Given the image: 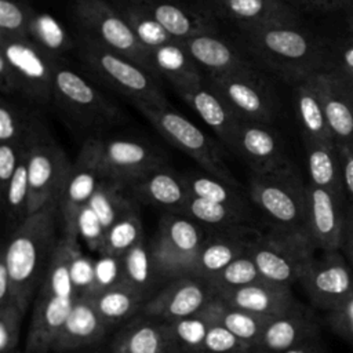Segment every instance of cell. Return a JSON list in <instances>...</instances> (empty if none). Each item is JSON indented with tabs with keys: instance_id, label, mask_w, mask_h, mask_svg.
I'll list each match as a JSON object with an SVG mask.
<instances>
[{
	"instance_id": "6125c7cd",
	"label": "cell",
	"mask_w": 353,
	"mask_h": 353,
	"mask_svg": "<svg viewBox=\"0 0 353 353\" xmlns=\"http://www.w3.org/2000/svg\"><path fill=\"white\" fill-rule=\"evenodd\" d=\"M283 353H327V349L320 336L305 341Z\"/></svg>"
},
{
	"instance_id": "ffe728a7",
	"label": "cell",
	"mask_w": 353,
	"mask_h": 353,
	"mask_svg": "<svg viewBox=\"0 0 353 353\" xmlns=\"http://www.w3.org/2000/svg\"><path fill=\"white\" fill-rule=\"evenodd\" d=\"M307 225L313 244L321 251L339 250L347 200L307 183Z\"/></svg>"
},
{
	"instance_id": "7c38bea8",
	"label": "cell",
	"mask_w": 353,
	"mask_h": 353,
	"mask_svg": "<svg viewBox=\"0 0 353 353\" xmlns=\"http://www.w3.org/2000/svg\"><path fill=\"white\" fill-rule=\"evenodd\" d=\"M204 80L239 120L265 124H270L274 120L277 99L258 73L207 74Z\"/></svg>"
},
{
	"instance_id": "5b68a950",
	"label": "cell",
	"mask_w": 353,
	"mask_h": 353,
	"mask_svg": "<svg viewBox=\"0 0 353 353\" xmlns=\"http://www.w3.org/2000/svg\"><path fill=\"white\" fill-rule=\"evenodd\" d=\"M52 105L79 128L88 132L109 130L124 120L121 110L81 74L68 68L63 59L55 65Z\"/></svg>"
},
{
	"instance_id": "d6986e66",
	"label": "cell",
	"mask_w": 353,
	"mask_h": 353,
	"mask_svg": "<svg viewBox=\"0 0 353 353\" xmlns=\"http://www.w3.org/2000/svg\"><path fill=\"white\" fill-rule=\"evenodd\" d=\"M316 81L336 145L353 143V80L332 65L317 73Z\"/></svg>"
},
{
	"instance_id": "f6af8a7d",
	"label": "cell",
	"mask_w": 353,
	"mask_h": 353,
	"mask_svg": "<svg viewBox=\"0 0 353 353\" xmlns=\"http://www.w3.org/2000/svg\"><path fill=\"white\" fill-rule=\"evenodd\" d=\"M28 196H29V181H28V163L26 153L21 160L14 176L11 178L3 199L4 214L7 225L14 232L28 216Z\"/></svg>"
},
{
	"instance_id": "03108f58",
	"label": "cell",
	"mask_w": 353,
	"mask_h": 353,
	"mask_svg": "<svg viewBox=\"0 0 353 353\" xmlns=\"http://www.w3.org/2000/svg\"><path fill=\"white\" fill-rule=\"evenodd\" d=\"M342 1H345V3H347V1H349V0H342Z\"/></svg>"
},
{
	"instance_id": "9a60e30c",
	"label": "cell",
	"mask_w": 353,
	"mask_h": 353,
	"mask_svg": "<svg viewBox=\"0 0 353 353\" xmlns=\"http://www.w3.org/2000/svg\"><path fill=\"white\" fill-rule=\"evenodd\" d=\"M215 295L214 287L207 280L183 276L167 281L145 302L141 313L171 323L199 314Z\"/></svg>"
},
{
	"instance_id": "7402d4cb",
	"label": "cell",
	"mask_w": 353,
	"mask_h": 353,
	"mask_svg": "<svg viewBox=\"0 0 353 353\" xmlns=\"http://www.w3.org/2000/svg\"><path fill=\"white\" fill-rule=\"evenodd\" d=\"M316 336H320V320L312 309L298 301L290 310L268 321L256 346L283 353Z\"/></svg>"
},
{
	"instance_id": "1f68e13d",
	"label": "cell",
	"mask_w": 353,
	"mask_h": 353,
	"mask_svg": "<svg viewBox=\"0 0 353 353\" xmlns=\"http://www.w3.org/2000/svg\"><path fill=\"white\" fill-rule=\"evenodd\" d=\"M316 74L295 85V112L302 131V139L330 143L335 142V139L328 127Z\"/></svg>"
},
{
	"instance_id": "b9f144b4",
	"label": "cell",
	"mask_w": 353,
	"mask_h": 353,
	"mask_svg": "<svg viewBox=\"0 0 353 353\" xmlns=\"http://www.w3.org/2000/svg\"><path fill=\"white\" fill-rule=\"evenodd\" d=\"M181 175L192 196L241 210H248L245 199L239 190L240 186H234L207 172H186Z\"/></svg>"
},
{
	"instance_id": "484cf974",
	"label": "cell",
	"mask_w": 353,
	"mask_h": 353,
	"mask_svg": "<svg viewBox=\"0 0 353 353\" xmlns=\"http://www.w3.org/2000/svg\"><path fill=\"white\" fill-rule=\"evenodd\" d=\"M76 298L37 292L23 353H51Z\"/></svg>"
},
{
	"instance_id": "8992f818",
	"label": "cell",
	"mask_w": 353,
	"mask_h": 353,
	"mask_svg": "<svg viewBox=\"0 0 353 353\" xmlns=\"http://www.w3.org/2000/svg\"><path fill=\"white\" fill-rule=\"evenodd\" d=\"M28 163V215L50 203H59L72 163L63 149L54 141L41 119L26 141Z\"/></svg>"
},
{
	"instance_id": "9c48e42d",
	"label": "cell",
	"mask_w": 353,
	"mask_h": 353,
	"mask_svg": "<svg viewBox=\"0 0 353 353\" xmlns=\"http://www.w3.org/2000/svg\"><path fill=\"white\" fill-rule=\"evenodd\" d=\"M316 250L309 236L270 229L254 240L248 255L263 280L291 287L299 281Z\"/></svg>"
},
{
	"instance_id": "f907efd6",
	"label": "cell",
	"mask_w": 353,
	"mask_h": 353,
	"mask_svg": "<svg viewBox=\"0 0 353 353\" xmlns=\"http://www.w3.org/2000/svg\"><path fill=\"white\" fill-rule=\"evenodd\" d=\"M323 324L353 346V292L342 302L324 312Z\"/></svg>"
},
{
	"instance_id": "db71d44e",
	"label": "cell",
	"mask_w": 353,
	"mask_h": 353,
	"mask_svg": "<svg viewBox=\"0 0 353 353\" xmlns=\"http://www.w3.org/2000/svg\"><path fill=\"white\" fill-rule=\"evenodd\" d=\"M77 228H79V234H81L85 239L90 247L92 250L99 251L105 237V229L88 204L81 210L79 215Z\"/></svg>"
},
{
	"instance_id": "8d00e7d4",
	"label": "cell",
	"mask_w": 353,
	"mask_h": 353,
	"mask_svg": "<svg viewBox=\"0 0 353 353\" xmlns=\"http://www.w3.org/2000/svg\"><path fill=\"white\" fill-rule=\"evenodd\" d=\"M137 203L124 183L110 178H101L88 205L106 232L121 215L135 207Z\"/></svg>"
},
{
	"instance_id": "ba28073f",
	"label": "cell",
	"mask_w": 353,
	"mask_h": 353,
	"mask_svg": "<svg viewBox=\"0 0 353 353\" xmlns=\"http://www.w3.org/2000/svg\"><path fill=\"white\" fill-rule=\"evenodd\" d=\"M205 236L204 226L192 218L165 212L160 218L157 234L150 243V252L160 280L170 281L192 276Z\"/></svg>"
},
{
	"instance_id": "83f0119b",
	"label": "cell",
	"mask_w": 353,
	"mask_h": 353,
	"mask_svg": "<svg viewBox=\"0 0 353 353\" xmlns=\"http://www.w3.org/2000/svg\"><path fill=\"white\" fill-rule=\"evenodd\" d=\"M127 189L137 201L176 214L182 212L190 196L182 175H178L167 164L135 179L127 185Z\"/></svg>"
},
{
	"instance_id": "f5cc1de1",
	"label": "cell",
	"mask_w": 353,
	"mask_h": 353,
	"mask_svg": "<svg viewBox=\"0 0 353 353\" xmlns=\"http://www.w3.org/2000/svg\"><path fill=\"white\" fill-rule=\"evenodd\" d=\"M26 153V143L0 142V193L4 194L21 160Z\"/></svg>"
},
{
	"instance_id": "d4e9b609",
	"label": "cell",
	"mask_w": 353,
	"mask_h": 353,
	"mask_svg": "<svg viewBox=\"0 0 353 353\" xmlns=\"http://www.w3.org/2000/svg\"><path fill=\"white\" fill-rule=\"evenodd\" d=\"M216 296L233 307L269 319L285 313L298 302L291 287L263 279L239 288L218 291Z\"/></svg>"
},
{
	"instance_id": "e0dca14e",
	"label": "cell",
	"mask_w": 353,
	"mask_h": 353,
	"mask_svg": "<svg viewBox=\"0 0 353 353\" xmlns=\"http://www.w3.org/2000/svg\"><path fill=\"white\" fill-rule=\"evenodd\" d=\"M259 234L261 232L252 225L210 229L199 251L192 276L210 281L230 262L248 254Z\"/></svg>"
},
{
	"instance_id": "52a82bcc",
	"label": "cell",
	"mask_w": 353,
	"mask_h": 353,
	"mask_svg": "<svg viewBox=\"0 0 353 353\" xmlns=\"http://www.w3.org/2000/svg\"><path fill=\"white\" fill-rule=\"evenodd\" d=\"M139 112L171 145L192 157L204 172L216 176L234 186H240L233 172L225 163L222 149L201 128L185 116L167 106H152L146 103L135 105Z\"/></svg>"
},
{
	"instance_id": "d590c367",
	"label": "cell",
	"mask_w": 353,
	"mask_h": 353,
	"mask_svg": "<svg viewBox=\"0 0 353 353\" xmlns=\"http://www.w3.org/2000/svg\"><path fill=\"white\" fill-rule=\"evenodd\" d=\"M77 239L63 236L58 240L44 281L37 292L76 298L77 291L73 283V262L79 252Z\"/></svg>"
},
{
	"instance_id": "3957f363",
	"label": "cell",
	"mask_w": 353,
	"mask_h": 353,
	"mask_svg": "<svg viewBox=\"0 0 353 353\" xmlns=\"http://www.w3.org/2000/svg\"><path fill=\"white\" fill-rule=\"evenodd\" d=\"M250 197L270 223V229L310 237L307 183L302 181L292 163L251 174Z\"/></svg>"
},
{
	"instance_id": "6f0895ef",
	"label": "cell",
	"mask_w": 353,
	"mask_h": 353,
	"mask_svg": "<svg viewBox=\"0 0 353 353\" xmlns=\"http://www.w3.org/2000/svg\"><path fill=\"white\" fill-rule=\"evenodd\" d=\"M339 251L343 254L347 263L353 269V203H349V201L345 208Z\"/></svg>"
},
{
	"instance_id": "680465c9",
	"label": "cell",
	"mask_w": 353,
	"mask_h": 353,
	"mask_svg": "<svg viewBox=\"0 0 353 353\" xmlns=\"http://www.w3.org/2000/svg\"><path fill=\"white\" fill-rule=\"evenodd\" d=\"M0 91H1V95H6V97L19 94L18 77L11 63L1 52H0Z\"/></svg>"
},
{
	"instance_id": "91938a15",
	"label": "cell",
	"mask_w": 353,
	"mask_h": 353,
	"mask_svg": "<svg viewBox=\"0 0 353 353\" xmlns=\"http://www.w3.org/2000/svg\"><path fill=\"white\" fill-rule=\"evenodd\" d=\"M292 8H302L306 11H335L342 8L346 3L342 0H283Z\"/></svg>"
},
{
	"instance_id": "816d5d0a",
	"label": "cell",
	"mask_w": 353,
	"mask_h": 353,
	"mask_svg": "<svg viewBox=\"0 0 353 353\" xmlns=\"http://www.w3.org/2000/svg\"><path fill=\"white\" fill-rule=\"evenodd\" d=\"M23 314L17 303L0 306V353L17 349Z\"/></svg>"
},
{
	"instance_id": "e7e4bbea",
	"label": "cell",
	"mask_w": 353,
	"mask_h": 353,
	"mask_svg": "<svg viewBox=\"0 0 353 353\" xmlns=\"http://www.w3.org/2000/svg\"><path fill=\"white\" fill-rule=\"evenodd\" d=\"M1 353H23V352H19L18 349H15V350H10V352H1Z\"/></svg>"
},
{
	"instance_id": "4fadbf2b",
	"label": "cell",
	"mask_w": 353,
	"mask_h": 353,
	"mask_svg": "<svg viewBox=\"0 0 353 353\" xmlns=\"http://www.w3.org/2000/svg\"><path fill=\"white\" fill-rule=\"evenodd\" d=\"M99 137H88L72 163L65 189L59 199V211L65 225V236L77 239V221L81 210L88 204L101 179L99 160L102 150Z\"/></svg>"
},
{
	"instance_id": "f35d334b",
	"label": "cell",
	"mask_w": 353,
	"mask_h": 353,
	"mask_svg": "<svg viewBox=\"0 0 353 353\" xmlns=\"http://www.w3.org/2000/svg\"><path fill=\"white\" fill-rule=\"evenodd\" d=\"M183 215L199 222L204 228L218 229L236 225H250V211L232 205L189 196L182 210Z\"/></svg>"
},
{
	"instance_id": "277c9868",
	"label": "cell",
	"mask_w": 353,
	"mask_h": 353,
	"mask_svg": "<svg viewBox=\"0 0 353 353\" xmlns=\"http://www.w3.org/2000/svg\"><path fill=\"white\" fill-rule=\"evenodd\" d=\"M76 51L81 63L92 76L127 97L134 105H168L157 76L138 63L103 47L84 33H80L76 40Z\"/></svg>"
},
{
	"instance_id": "681fc988",
	"label": "cell",
	"mask_w": 353,
	"mask_h": 353,
	"mask_svg": "<svg viewBox=\"0 0 353 353\" xmlns=\"http://www.w3.org/2000/svg\"><path fill=\"white\" fill-rule=\"evenodd\" d=\"M254 347L222 325L212 323L204 341L203 353H250Z\"/></svg>"
},
{
	"instance_id": "836d02e7",
	"label": "cell",
	"mask_w": 353,
	"mask_h": 353,
	"mask_svg": "<svg viewBox=\"0 0 353 353\" xmlns=\"http://www.w3.org/2000/svg\"><path fill=\"white\" fill-rule=\"evenodd\" d=\"M309 178L312 185L327 189L336 194L338 197L346 199L343 178H342V164L338 145L335 142H316L310 139H303Z\"/></svg>"
},
{
	"instance_id": "ee69618b",
	"label": "cell",
	"mask_w": 353,
	"mask_h": 353,
	"mask_svg": "<svg viewBox=\"0 0 353 353\" xmlns=\"http://www.w3.org/2000/svg\"><path fill=\"white\" fill-rule=\"evenodd\" d=\"M40 116L36 110L22 106L10 97L0 101V142L26 143Z\"/></svg>"
},
{
	"instance_id": "8fae6325",
	"label": "cell",
	"mask_w": 353,
	"mask_h": 353,
	"mask_svg": "<svg viewBox=\"0 0 353 353\" xmlns=\"http://www.w3.org/2000/svg\"><path fill=\"white\" fill-rule=\"evenodd\" d=\"M0 52L18 77L19 94L41 106L51 105L54 72L59 59L48 55L29 37L0 39Z\"/></svg>"
},
{
	"instance_id": "f546056e",
	"label": "cell",
	"mask_w": 353,
	"mask_h": 353,
	"mask_svg": "<svg viewBox=\"0 0 353 353\" xmlns=\"http://www.w3.org/2000/svg\"><path fill=\"white\" fill-rule=\"evenodd\" d=\"M178 95L201 117V120L215 132L221 142L232 149L233 138L240 120L205 83L176 91Z\"/></svg>"
},
{
	"instance_id": "d6a6232c",
	"label": "cell",
	"mask_w": 353,
	"mask_h": 353,
	"mask_svg": "<svg viewBox=\"0 0 353 353\" xmlns=\"http://www.w3.org/2000/svg\"><path fill=\"white\" fill-rule=\"evenodd\" d=\"M87 298H90L97 313L108 327L120 323L124 324L141 313L142 306L148 301L123 279Z\"/></svg>"
},
{
	"instance_id": "74e56055",
	"label": "cell",
	"mask_w": 353,
	"mask_h": 353,
	"mask_svg": "<svg viewBox=\"0 0 353 353\" xmlns=\"http://www.w3.org/2000/svg\"><path fill=\"white\" fill-rule=\"evenodd\" d=\"M28 37L55 59H63V55L76 47V40L66 28L48 12L34 11L28 26Z\"/></svg>"
},
{
	"instance_id": "7bdbcfd3",
	"label": "cell",
	"mask_w": 353,
	"mask_h": 353,
	"mask_svg": "<svg viewBox=\"0 0 353 353\" xmlns=\"http://www.w3.org/2000/svg\"><path fill=\"white\" fill-rule=\"evenodd\" d=\"M114 8L121 14V17L134 30L138 40L148 50L160 47L171 41H176L161 28V25L145 8L138 6L135 1L117 0Z\"/></svg>"
},
{
	"instance_id": "e575fe53",
	"label": "cell",
	"mask_w": 353,
	"mask_h": 353,
	"mask_svg": "<svg viewBox=\"0 0 353 353\" xmlns=\"http://www.w3.org/2000/svg\"><path fill=\"white\" fill-rule=\"evenodd\" d=\"M200 313L211 323L222 325L241 341L254 346H256L268 321L270 320L269 317L256 316L233 307L225 303L216 295Z\"/></svg>"
},
{
	"instance_id": "cb8c5ba5",
	"label": "cell",
	"mask_w": 353,
	"mask_h": 353,
	"mask_svg": "<svg viewBox=\"0 0 353 353\" xmlns=\"http://www.w3.org/2000/svg\"><path fill=\"white\" fill-rule=\"evenodd\" d=\"M109 353H175L170 323L138 313L121 324Z\"/></svg>"
},
{
	"instance_id": "11a10c76",
	"label": "cell",
	"mask_w": 353,
	"mask_h": 353,
	"mask_svg": "<svg viewBox=\"0 0 353 353\" xmlns=\"http://www.w3.org/2000/svg\"><path fill=\"white\" fill-rule=\"evenodd\" d=\"M332 65L342 69L353 80V34L330 44Z\"/></svg>"
},
{
	"instance_id": "7a4b0ae2",
	"label": "cell",
	"mask_w": 353,
	"mask_h": 353,
	"mask_svg": "<svg viewBox=\"0 0 353 353\" xmlns=\"http://www.w3.org/2000/svg\"><path fill=\"white\" fill-rule=\"evenodd\" d=\"M58 210L59 203L54 201L28 215L11 232L10 240L3 250L1 258L7 265L12 283V298L23 312H26L33 295L41 287L58 244L59 239L55 234Z\"/></svg>"
},
{
	"instance_id": "bcb514c9",
	"label": "cell",
	"mask_w": 353,
	"mask_h": 353,
	"mask_svg": "<svg viewBox=\"0 0 353 353\" xmlns=\"http://www.w3.org/2000/svg\"><path fill=\"white\" fill-rule=\"evenodd\" d=\"M211 321L201 313L170 323L175 353H203Z\"/></svg>"
},
{
	"instance_id": "be15d7a7",
	"label": "cell",
	"mask_w": 353,
	"mask_h": 353,
	"mask_svg": "<svg viewBox=\"0 0 353 353\" xmlns=\"http://www.w3.org/2000/svg\"><path fill=\"white\" fill-rule=\"evenodd\" d=\"M250 353H272V352H268V350H265V349H261V347L255 346Z\"/></svg>"
},
{
	"instance_id": "5bb4252c",
	"label": "cell",
	"mask_w": 353,
	"mask_h": 353,
	"mask_svg": "<svg viewBox=\"0 0 353 353\" xmlns=\"http://www.w3.org/2000/svg\"><path fill=\"white\" fill-rule=\"evenodd\" d=\"M298 283L312 305L327 312L353 292V269L339 250L321 251L309 262Z\"/></svg>"
},
{
	"instance_id": "60d3db41",
	"label": "cell",
	"mask_w": 353,
	"mask_h": 353,
	"mask_svg": "<svg viewBox=\"0 0 353 353\" xmlns=\"http://www.w3.org/2000/svg\"><path fill=\"white\" fill-rule=\"evenodd\" d=\"M143 239L138 207H132L121 215L106 232L99 248L102 256L121 261L125 254Z\"/></svg>"
},
{
	"instance_id": "ab89813d",
	"label": "cell",
	"mask_w": 353,
	"mask_h": 353,
	"mask_svg": "<svg viewBox=\"0 0 353 353\" xmlns=\"http://www.w3.org/2000/svg\"><path fill=\"white\" fill-rule=\"evenodd\" d=\"M121 272L123 280L139 291L146 299L153 296L152 291L160 277L150 252V243L145 237L121 259Z\"/></svg>"
},
{
	"instance_id": "f1b7e54d",
	"label": "cell",
	"mask_w": 353,
	"mask_h": 353,
	"mask_svg": "<svg viewBox=\"0 0 353 353\" xmlns=\"http://www.w3.org/2000/svg\"><path fill=\"white\" fill-rule=\"evenodd\" d=\"M108 328L90 298L77 295L51 353H72L92 346L103 338Z\"/></svg>"
},
{
	"instance_id": "6da1fadb",
	"label": "cell",
	"mask_w": 353,
	"mask_h": 353,
	"mask_svg": "<svg viewBox=\"0 0 353 353\" xmlns=\"http://www.w3.org/2000/svg\"><path fill=\"white\" fill-rule=\"evenodd\" d=\"M237 30L254 58L295 85L332 66L330 46L299 25L239 26Z\"/></svg>"
},
{
	"instance_id": "30bf717a",
	"label": "cell",
	"mask_w": 353,
	"mask_h": 353,
	"mask_svg": "<svg viewBox=\"0 0 353 353\" xmlns=\"http://www.w3.org/2000/svg\"><path fill=\"white\" fill-rule=\"evenodd\" d=\"M73 15L81 33L156 74L149 50L138 40L114 6L105 0H74Z\"/></svg>"
},
{
	"instance_id": "ac0fdd59",
	"label": "cell",
	"mask_w": 353,
	"mask_h": 353,
	"mask_svg": "<svg viewBox=\"0 0 353 353\" xmlns=\"http://www.w3.org/2000/svg\"><path fill=\"white\" fill-rule=\"evenodd\" d=\"M250 167L251 174H259L290 164L279 134L265 123L240 120L232 145Z\"/></svg>"
},
{
	"instance_id": "2e32d148",
	"label": "cell",
	"mask_w": 353,
	"mask_h": 353,
	"mask_svg": "<svg viewBox=\"0 0 353 353\" xmlns=\"http://www.w3.org/2000/svg\"><path fill=\"white\" fill-rule=\"evenodd\" d=\"M165 164L164 154L146 142L128 138L102 142L99 160L101 178H110L127 186L142 175Z\"/></svg>"
},
{
	"instance_id": "94428289",
	"label": "cell",
	"mask_w": 353,
	"mask_h": 353,
	"mask_svg": "<svg viewBox=\"0 0 353 353\" xmlns=\"http://www.w3.org/2000/svg\"><path fill=\"white\" fill-rule=\"evenodd\" d=\"M15 303L12 298V283L4 259H0V306Z\"/></svg>"
},
{
	"instance_id": "4dcf8cb0",
	"label": "cell",
	"mask_w": 353,
	"mask_h": 353,
	"mask_svg": "<svg viewBox=\"0 0 353 353\" xmlns=\"http://www.w3.org/2000/svg\"><path fill=\"white\" fill-rule=\"evenodd\" d=\"M153 72L165 77L175 91L204 81L201 68L193 61L181 41H171L149 50Z\"/></svg>"
},
{
	"instance_id": "44dd1931",
	"label": "cell",
	"mask_w": 353,
	"mask_h": 353,
	"mask_svg": "<svg viewBox=\"0 0 353 353\" xmlns=\"http://www.w3.org/2000/svg\"><path fill=\"white\" fill-rule=\"evenodd\" d=\"M205 8L215 17L236 26L299 25L298 11L283 0H204Z\"/></svg>"
},
{
	"instance_id": "7dc6e473",
	"label": "cell",
	"mask_w": 353,
	"mask_h": 353,
	"mask_svg": "<svg viewBox=\"0 0 353 353\" xmlns=\"http://www.w3.org/2000/svg\"><path fill=\"white\" fill-rule=\"evenodd\" d=\"M261 279L262 277L255 262L248 254H245L230 262L208 283L214 287L215 292H218L223 290H233L243 285H248L255 281H259Z\"/></svg>"
},
{
	"instance_id": "9f6ffc18",
	"label": "cell",
	"mask_w": 353,
	"mask_h": 353,
	"mask_svg": "<svg viewBox=\"0 0 353 353\" xmlns=\"http://www.w3.org/2000/svg\"><path fill=\"white\" fill-rule=\"evenodd\" d=\"M342 164V178L349 203H353V143L338 145Z\"/></svg>"
},
{
	"instance_id": "603a6c76",
	"label": "cell",
	"mask_w": 353,
	"mask_h": 353,
	"mask_svg": "<svg viewBox=\"0 0 353 353\" xmlns=\"http://www.w3.org/2000/svg\"><path fill=\"white\" fill-rule=\"evenodd\" d=\"M145 8L176 41L197 34L216 33L215 17L207 10H197L172 0H132Z\"/></svg>"
},
{
	"instance_id": "4316f807",
	"label": "cell",
	"mask_w": 353,
	"mask_h": 353,
	"mask_svg": "<svg viewBox=\"0 0 353 353\" xmlns=\"http://www.w3.org/2000/svg\"><path fill=\"white\" fill-rule=\"evenodd\" d=\"M181 43L207 74L226 76L256 73L255 68L216 33L197 34Z\"/></svg>"
},
{
	"instance_id": "c3c4849f",
	"label": "cell",
	"mask_w": 353,
	"mask_h": 353,
	"mask_svg": "<svg viewBox=\"0 0 353 353\" xmlns=\"http://www.w3.org/2000/svg\"><path fill=\"white\" fill-rule=\"evenodd\" d=\"M34 11L28 0H0V39L28 37Z\"/></svg>"
}]
</instances>
